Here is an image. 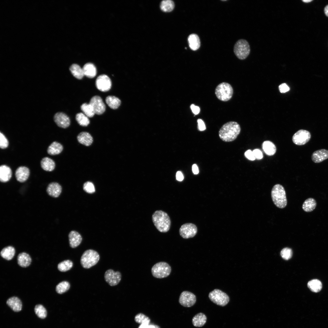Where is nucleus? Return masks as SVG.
<instances>
[{
    "mask_svg": "<svg viewBox=\"0 0 328 328\" xmlns=\"http://www.w3.org/2000/svg\"><path fill=\"white\" fill-rule=\"evenodd\" d=\"M241 127L237 122L231 121L224 124L220 129L219 135L220 138L225 142L235 140L240 134Z\"/></svg>",
    "mask_w": 328,
    "mask_h": 328,
    "instance_id": "nucleus-1",
    "label": "nucleus"
},
{
    "mask_svg": "<svg viewBox=\"0 0 328 328\" xmlns=\"http://www.w3.org/2000/svg\"><path fill=\"white\" fill-rule=\"evenodd\" d=\"M152 222L156 229L160 232L166 233L169 230L171 220L168 214L161 210L155 211L152 216Z\"/></svg>",
    "mask_w": 328,
    "mask_h": 328,
    "instance_id": "nucleus-2",
    "label": "nucleus"
},
{
    "mask_svg": "<svg viewBox=\"0 0 328 328\" xmlns=\"http://www.w3.org/2000/svg\"><path fill=\"white\" fill-rule=\"evenodd\" d=\"M271 196L274 204L277 207L283 208L286 206L287 200L285 192L281 185L276 184L273 186L271 191Z\"/></svg>",
    "mask_w": 328,
    "mask_h": 328,
    "instance_id": "nucleus-3",
    "label": "nucleus"
},
{
    "mask_svg": "<svg viewBox=\"0 0 328 328\" xmlns=\"http://www.w3.org/2000/svg\"><path fill=\"white\" fill-rule=\"evenodd\" d=\"M100 259V255L97 252L92 249L85 251L81 256L80 262L84 268L88 269L96 265Z\"/></svg>",
    "mask_w": 328,
    "mask_h": 328,
    "instance_id": "nucleus-4",
    "label": "nucleus"
},
{
    "mask_svg": "<svg viewBox=\"0 0 328 328\" xmlns=\"http://www.w3.org/2000/svg\"><path fill=\"white\" fill-rule=\"evenodd\" d=\"M171 268L167 263L164 261L158 262L152 268L151 272L152 276L158 278L168 277L171 272Z\"/></svg>",
    "mask_w": 328,
    "mask_h": 328,
    "instance_id": "nucleus-5",
    "label": "nucleus"
},
{
    "mask_svg": "<svg viewBox=\"0 0 328 328\" xmlns=\"http://www.w3.org/2000/svg\"><path fill=\"white\" fill-rule=\"evenodd\" d=\"M233 93L231 85L226 82L219 84L215 90V94L217 98L222 101H226L232 97Z\"/></svg>",
    "mask_w": 328,
    "mask_h": 328,
    "instance_id": "nucleus-6",
    "label": "nucleus"
},
{
    "mask_svg": "<svg viewBox=\"0 0 328 328\" xmlns=\"http://www.w3.org/2000/svg\"><path fill=\"white\" fill-rule=\"evenodd\" d=\"M234 51L236 56L239 59L243 60L246 58L250 52V45L245 39H241L235 43Z\"/></svg>",
    "mask_w": 328,
    "mask_h": 328,
    "instance_id": "nucleus-7",
    "label": "nucleus"
},
{
    "mask_svg": "<svg viewBox=\"0 0 328 328\" xmlns=\"http://www.w3.org/2000/svg\"><path fill=\"white\" fill-rule=\"evenodd\" d=\"M209 297L213 302L222 306H226L229 301L228 296L218 289H215L211 292L209 293Z\"/></svg>",
    "mask_w": 328,
    "mask_h": 328,
    "instance_id": "nucleus-8",
    "label": "nucleus"
},
{
    "mask_svg": "<svg viewBox=\"0 0 328 328\" xmlns=\"http://www.w3.org/2000/svg\"><path fill=\"white\" fill-rule=\"evenodd\" d=\"M311 137L310 132L306 130L300 129L296 132L293 135L292 141L295 144L301 145L308 142Z\"/></svg>",
    "mask_w": 328,
    "mask_h": 328,
    "instance_id": "nucleus-9",
    "label": "nucleus"
},
{
    "mask_svg": "<svg viewBox=\"0 0 328 328\" xmlns=\"http://www.w3.org/2000/svg\"><path fill=\"white\" fill-rule=\"evenodd\" d=\"M196 301V296L192 293L184 291L181 293L179 300V303L182 306L189 307L193 306Z\"/></svg>",
    "mask_w": 328,
    "mask_h": 328,
    "instance_id": "nucleus-10",
    "label": "nucleus"
},
{
    "mask_svg": "<svg viewBox=\"0 0 328 328\" xmlns=\"http://www.w3.org/2000/svg\"><path fill=\"white\" fill-rule=\"evenodd\" d=\"M197 229L196 226L192 223H186L182 225L179 229L180 235L183 238L188 239L193 237L196 234Z\"/></svg>",
    "mask_w": 328,
    "mask_h": 328,
    "instance_id": "nucleus-11",
    "label": "nucleus"
},
{
    "mask_svg": "<svg viewBox=\"0 0 328 328\" xmlns=\"http://www.w3.org/2000/svg\"><path fill=\"white\" fill-rule=\"evenodd\" d=\"M95 85L97 88L100 91L107 92L109 91L111 87V81L107 75L102 74L97 78Z\"/></svg>",
    "mask_w": 328,
    "mask_h": 328,
    "instance_id": "nucleus-12",
    "label": "nucleus"
},
{
    "mask_svg": "<svg viewBox=\"0 0 328 328\" xmlns=\"http://www.w3.org/2000/svg\"><path fill=\"white\" fill-rule=\"evenodd\" d=\"M121 275L120 272H115L111 269L107 270L104 275L105 281L111 286L117 285L121 281Z\"/></svg>",
    "mask_w": 328,
    "mask_h": 328,
    "instance_id": "nucleus-13",
    "label": "nucleus"
},
{
    "mask_svg": "<svg viewBox=\"0 0 328 328\" xmlns=\"http://www.w3.org/2000/svg\"><path fill=\"white\" fill-rule=\"evenodd\" d=\"M92 106L95 114L101 115L105 111L106 106L102 99L98 96L93 97L89 103Z\"/></svg>",
    "mask_w": 328,
    "mask_h": 328,
    "instance_id": "nucleus-14",
    "label": "nucleus"
},
{
    "mask_svg": "<svg viewBox=\"0 0 328 328\" xmlns=\"http://www.w3.org/2000/svg\"><path fill=\"white\" fill-rule=\"evenodd\" d=\"M53 119L57 125L61 128H67L70 124V120L69 117L62 112L56 113L54 115Z\"/></svg>",
    "mask_w": 328,
    "mask_h": 328,
    "instance_id": "nucleus-15",
    "label": "nucleus"
},
{
    "mask_svg": "<svg viewBox=\"0 0 328 328\" xmlns=\"http://www.w3.org/2000/svg\"><path fill=\"white\" fill-rule=\"evenodd\" d=\"M30 174L29 169L25 166L19 167L16 170L15 176L16 180L21 183L26 181L28 178Z\"/></svg>",
    "mask_w": 328,
    "mask_h": 328,
    "instance_id": "nucleus-16",
    "label": "nucleus"
},
{
    "mask_svg": "<svg viewBox=\"0 0 328 328\" xmlns=\"http://www.w3.org/2000/svg\"><path fill=\"white\" fill-rule=\"evenodd\" d=\"M328 159V150L322 149L316 150L312 155L311 159L315 163H318Z\"/></svg>",
    "mask_w": 328,
    "mask_h": 328,
    "instance_id": "nucleus-17",
    "label": "nucleus"
},
{
    "mask_svg": "<svg viewBox=\"0 0 328 328\" xmlns=\"http://www.w3.org/2000/svg\"><path fill=\"white\" fill-rule=\"evenodd\" d=\"M62 190L61 186L56 182H52L48 185L46 189L48 194L54 197H57L61 193Z\"/></svg>",
    "mask_w": 328,
    "mask_h": 328,
    "instance_id": "nucleus-18",
    "label": "nucleus"
},
{
    "mask_svg": "<svg viewBox=\"0 0 328 328\" xmlns=\"http://www.w3.org/2000/svg\"><path fill=\"white\" fill-rule=\"evenodd\" d=\"M70 245L72 248L78 246L82 241V237L80 234L75 231H72L68 235Z\"/></svg>",
    "mask_w": 328,
    "mask_h": 328,
    "instance_id": "nucleus-19",
    "label": "nucleus"
},
{
    "mask_svg": "<svg viewBox=\"0 0 328 328\" xmlns=\"http://www.w3.org/2000/svg\"><path fill=\"white\" fill-rule=\"evenodd\" d=\"M12 171L9 166L3 165L0 167V180L1 182L5 183L9 180L12 177Z\"/></svg>",
    "mask_w": 328,
    "mask_h": 328,
    "instance_id": "nucleus-20",
    "label": "nucleus"
},
{
    "mask_svg": "<svg viewBox=\"0 0 328 328\" xmlns=\"http://www.w3.org/2000/svg\"><path fill=\"white\" fill-rule=\"evenodd\" d=\"M78 142L80 144L86 146L91 145L93 142V138L92 136L87 132H82L77 136Z\"/></svg>",
    "mask_w": 328,
    "mask_h": 328,
    "instance_id": "nucleus-21",
    "label": "nucleus"
},
{
    "mask_svg": "<svg viewBox=\"0 0 328 328\" xmlns=\"http://www.w3.org/2000/svg\"><path fill=\"white\" fill-rule=\"evenodd\" d=\"M17 262L18 265L22 267H26L29 266L32 261L30 255L25 252L19 253L17 256Z\"/></svg>",
    "mask_w": 328,
    "mask_h": 328,
    "instance_id": "nucleus-22",
    "label": "nucleus"
},
{
    "mask_svg": "<svg viewBox=\"0 0 328 328\" xmlns=\"http://www.w3.org/2000/svg\"><path fill=\"white\" fill-rule=\"evenodd\" d=\"M7 305L14 311L19 312L22 308V303L20 300L16 297H12L9 299L7 302Z\"/></svg>",
    "mask_w": 328,
    "mask_h": 328,
    "instance_id": "nucleus-23",
    "label": "nucleus"
},
{
    "mask_svg": "<svg viewBox=\"0 0 328 328\" xmlns=\"http://www.w3.org/2000/svg\"><path fill=\"white\" fill-rule=\"evenodd\" d=\"M84 75L89 78H93L97 74V69L95 66L92 63H86L83 68Z\"/></svg>",
    "mask_w": 328,
    "mask_h": 328,
    "instance_id": "nucleus-24",
    "label": "nucleus"
},
{
    "mask_svg": "<svg viewBox=\"0 0 328 328\" xmlns=\"http://www.w3.org/2000/svg\"><path fill=\"white\" fill-rule=\"evenodd\" d=\"M188 40L189 46L193 50H196L200 47V40L197 34L193 33L190 35L188 37Z\"/></svg>",
    "mask_w": 328,
    "mask_h": 328,
    "instance_id": "nucleus-25",
    "label": "nucleus"
},
{
    "mask_svg": "<svg viewBox=\"0 0 328 328\" xmlns=\"http://www.w3.org/2000/svg\"><path fill=\"white\" fill-rule=\"evenodd\" d=\"M41 166L44 170L50 172L53 171L55 167L54 161L48 157L43 158L40 162Z\"/></svg>",
    "mask_w": 328,
    "mask_h": 328,
    "instance_id": "nucleus-26",
    "label": "nucleus"
},
{
    "mask_svg": "<svg viewBox=\"0 0 328 328\" xmlns=\"http://www.w3.org/2000/svg\"><path fill=\"white\" fill-rule=\"evenodd\" d=\"M307 286L311 292L315 293L319 292L323 288L322 282L317 279H313L309 281L307 283Z\"/></svg>",
    "mask_w": 328,
    "mask_h": 328,
    "instance_id": "nucleus-27",
    "label": "nucleus"
},
{
    "mask_svg": "<svg viewBox=\"0 0 328 328\" xmlns=\"http://www.w3.org/2000/svg\"><path fill=\"white\" fill-rule=\"evenodd\" d=\"M63 149V146L61 144L54 141L49 146L47 149V152L50 155H57L60 154Z\"/></svg>",
    "mask_w": 328,
    "mask_h": 328,
    "instance_id": "nucleus-28",
    "label": "nucleus"
},
{
    "mask_svg": "<svg viewBox=\"0 0 328 328\" xmlns=\"http://www.w3.org/2000/svg\"><path fill=\"white\" fill-rule=\"evenodd\" d=\"M262 147L265 152L268 155H273L276 152V146L272 142L270 141L264 142L262 143Z\"/></svg>",
    "mask_w": 328,
    "mask_h": 328,
    "instance_id": "nucleus-29",
    "label": "nucleus"
},
{
    "mask_svg": "<svg viewBox=\"0 0 328 328\" xmlns=\"http://www.w3.org/2000/svg\"><path fill=\"white\" fill-rule=\"evenodd\" d=\"M206 321L207 317L206 315L202 313H199L193 317L192 322L194 326L200 327L205 324Z\"/></svg>",
    "mask_w": 328,
    "mask_h": 328,
    "instance_id": "nucleus-30",
    "label": "nucleus"
},
{
    "mask_svg": "<svg viewBox=\"0 0 328 328\" xmlns=\"http://www.w3.org/2000/svg\"><path fill=\"white\" fill-rule=\"evenodd\" d=\"M15 253V248L11 246L4 248L1 251L0 255L4 259L10 260L13 258Z\"/></svg>",
    "mask_w": 328,
    "mask_h": 328,
    "instance_id": "nucleus-31",
    "label": "nucleus"
},
{
    "mask_svg": "<svg viewBox=\"0 0 328 328\" xmlns=\"http://www.w3.org/2000/svg\"><path fill=\"white\" fill-rule=\"evenodd\" d=\"M69 69L73 76L78 79H81L84 76L82 68L77 64H72Z\"/></svg>",
    "mask_w": 328,
    "mask_h": 328,
    "instance_id": "nucleus-32",
    "label": "nucleus"
},
{
    "mask_svg": "<svg viewBox=\"0 0 328 328\" xmlns=\"http://www.w3.org/2000/svg\"><path fill=\"white\" fill-rule=\"evenodd\" d=\"M316 206V200L313 198H309L304 201L302 205V208L305 212H310L314 210Z\"/></svg>",
    "mask_w": 328,
    "mask_h": 328,
    "instance_id": "nucleus-33",
    "label": "nucleus"
},
{
    "mask_svg": "<svg viewBox=\"0 0 328 328\" xmlns=\"http://www.w3.org/2000/svg\"><path fill=\"white\" fill-rule=\"evenodd\" d=\"M105 101L108 105L113 109L118 108L121 103V101L118 98L113 96H107L106 98Z\"/></svg>",
    "mask_w": 328,
    "mask_h": 328,
    "instance_id": "nucleus-34",
    "label": "nucleus"
},
{
    "mask_svg": "<svg viewBox=\"0 0 328 328\" xmlns=\"http://www.w3.org/2000/svg\"><path fill=\"white\" fill-rule=\"evenodd\" d=\"M174 2L171 0L162 1L161 3L160 7L161 10L164 12H168L172 11L174 8Z\"/></svg>",
    "mask_w": 328,
    "mask_h": 328,
    "instance_id": "nucleus-35",
    "label": "nucleus"
},
{
    "mask_svg": "<svg viewBox=\"0 0 328 328\" xmlns=\"http://www.w3.org/2000/svg\"><path fill=\"white\" fill-rule=\"evenodd\" d=\"M80 108L84 114L88 117H92L95 114L92 106L89 103L83 104L80 106Z\"/></svg>",
    "mask_w": 328,
    "mask_h": 328,
    "instance_id": "nucleus-36",
    "label": "nucleus"
},
{
    "mask_svg": "<svg viewBox=\"0 0 328 328\" xmlns=\"http://www.w3.org/2000/svg\"><path fill=\"white\" fill-rule=\"evenodd\" d=\"M76 119L78 123L83 126H87L90 123V120L88 117L82 113H78L76 114Z\"/></svg>",
    "mask_w": 328,
    "mask_h": 328,
    "instance_id": "nucleus-37",
    "label": "nucleus"
},
{
    "mask_svg": "<svg viewBox=\"0 0 328 328\" xmlns=\"http://www.w3.org/2000/svg\"><path fill=\"white\" fill-rule=\"evenodd\" d=\"M73 266L72 261L67 260L60 262L58 265V269L61 272H65L70 270Z\"/></svg>",
    "mask_w": 328,
    "mask_h": 328,
    "instance_id": "nucleus-38",
    "label": "nucleus"
},
{
    "mask_svg": "<svg viewBox=\"0 0 328 328\" xmlns=\"http://www.w3.org/2000/svg\"><path fill=\"white\" fill-rule=\"evenodd\" d=\"M70 287L69 283L67 281H63L59 283L56 285V290L58 293L62 294L67 292Z\"/></svg>",
    "mask_w": 328,
    "mask_h": 328,
    "instance_id": "nucleus-39",
    "label": "nucleus"
},
{
    "mask_svg": "<svg viewBox=\"0 0 328 328\" xmlns=\"http://www.w3.org/2000/svg\"><path fill=\"white\" fill-rule=\"evenodd\" d=\"M135 322L139 324H150V319L147 316L142 313H139L135 317Z\"/></svg>",
    "mask_w": 328,
    "mask_h": 328,
    "instance_id": "nucleus-40",
    "label": "nucleus"
},
{
    "mask_svg": "<svg viewBox=\"0 0 328 328\" xmlns=\"http://www.w3.org/2000/svg\"><path fill=\"white\" fill-rule=\"evenodd\" d=\"M34 310L36 314L39 318L44 319L46 316V310L42 305L39 304L36 305L35 307Z\"/></svg>",
    "mask_w": 328,
    "mask_h": 328,
    "instance_id": "nucleus-41",
    "label": "nucleus"
},
{
    "mask_svg": "<svg viewBox=\"0 0 328 328\" xmlns=\"http://www.w3.org/2000/svg\"><path fill=\"white\" fill-rule=\"evenodd\" d=\"M281 255L284 259L288 260L292 257V252L291 248H285L283 249L281 251Z\"/></svg>",
    "mask_w": 328,
    "mask_h": 328,
    "instance_id": "nucleus-42",
    "label": "nucleus"
},
{
    "mask_svg": "<svg viewBox=\"0 0 328 328\" xmlns=\"http://www.w3.org/2000/svg\"><path fill=\"white\" fill-rule=\"evenodd\" d=\"M83 188L85 192L89 193H92L95 191L94 184L90 181H87L84 183Z\"/></svg>",
    "mask_w": 328,
    "mask_h": 328,
    "instance_id": "nucleus-43",
    "label": "nucleus"
},
{
    "mask_svg": "<svg viewBox=\"0 0 328 328\" xmlns=\"http://www.w3.org/2000/svg\"><path fill=\"white\" fill-rule=\"evenodd\" d=\"M9 144L8 140L1 132L0 133V147L2 149H5L8 147Z\"/></svg>",
    "mask_w": 328,
    "mask_h": 328,
    "instance_id": "nucleus-44",
    "label": "nucleus"
},
{
    "mask_svg": "<svg viewBox=\"0 0 328 328\" xmlns=\"http://www.w3.org/2000/svg\"><path fill=\"white\" fill-rule=\"evenodd\" d=\"M253 152L256 159L260 160L263 157L262 152L258 149H255L253 151Z\"/></svg>",
    "mask_w": 328,
    "mask_h": 328,
    "instance_id": "nucleus-45",
    "label": "nucleus"
},
{
    "mask_svg": "<svg viewBox=\"0 0 328 328\" xmlns=\"http://www.w3.org/2000/svg\"><path fill=\"white\" fill-rule=\"evenodd\" d=\"M244 155L247 159L251 161L254 160L256 159L253 152L250 149L247 150L245 152Z\"/></svg>",
    "mask_w": 328,
    "mask_h": 328,
    "instance_id": "nucleus-46",
    "label": "nucleus"
},
{
    "mask_svg": "<svg viewBox=\"0 0 328 328\" xmlns=\"http://www.w3.org/2000/svg\"><path fill=\"white\" fill-rule=\"evenodd\" d=\"M279 89L281 93H285L290 90L289 87L285 83L281 84L279 86Z\"/></svg>",
    "mask_w": 328,
    "mask_h": 328,
    "instance_id": "nucleus-47",
    "label": "nucleus"
},
{
    "mask_svg": "<svg viewBox=\"0 0 328 328\" xmlns=\"http://www.w3.org/2000/svg\"><path fill=\"white\" fill-rule=\"evenodd\" d=\"M198 129L200 131H203L206 128V126L203 121L200 119L197 120Z\"/></svg>",
    "mask_w": 328,
    "mask_h": 328,
    "instance_id": "nucleus-48",
    "label": "nucleus"
},
{
    "mask_svg": "<svg viewBox=\"0 0 328 328\" xmlns=\"http://www.w3.org/2000/svg\"><path fill=\"white\" fill-rule=\"evenodd\" d=\"M190 107L192 112L195 114H197L199 113L200 109L198 106H196L194 104H192Z\"/></svg>",
    "mask_w": 328,
    "mask_h": 328,
    "instance_id": "nucleus-49",
    "label": "nucleus"
},
{
    "mask_svg": "<svg viewBox=\"0 0 328 328\" xmlns=\"http://www.w3.org/2000/svg\"><path fill=\"white\" fill-rule=\"evenodd\" d=\"M176 179L179 181H182L184 177L182 173L180 171H178L176 173Z\"/></svg>",
    "mask_w": 328,
    "mask_h": 328,
    "instance_id": "nucleus-50",
    "label": "nucleus"
},
{
    "mask_svg": "<svg viewBox=\"0 0 328 328\" xmlns=\"http://www.w3.org/2000/svg\"><path fill=\"white\" fill-rule=\"evenodd\" d=\"M192 170V171L194 174H197L199 172V169L198 167L196 164H194L193 165Z\"/></svg>",
    "mask_w": 328,
    "mask_h": 328,
    "instance_id": "nucleus-51",
    "label": "nucleus"
},
{
    "mask_svg": "<svg viewBox=\"0 0 328 328\" xmlns=\"http://www.w3.org/2000/svg\"><path fill=\"white\" fill-rule=\"evenodd\" d=\"M149 325L147 324H142L140 325L138 328H148Z\"/></svg>",
    "mask_w": 328,
    "mask_h": 328,
    "instance_id": "nucleus-52",
    "label": "nucleus"
},
{
    "mask_svg": "<svg viewBox=\"0 0 328 328\" xmlns=\"http://www.w3.org/2000/svg\"><path fill=\"white\" fill-rule=\"evenodd\" d=\"M148 328H160L158 325L155 324H149Z\"/></svg>",
    "mask_w": 328,
    "mask_h": 328,
    "instance_id": "nucleus-53",
    "label": "nucleus"
},
{
    "mask_svg": "<svg viewBox=\"0 0 328 328\" xmlns=\"http://www.w3.org/2000/svg\"><path fill=\"white\" fill-rule=\"evenodd\" d=\"M324 12L326 15L328 17V5L325 7L324 9Z\"/></svg>",
    "mask_w": 328,
    "mask_h": 328,
    "instance_id": "nucleus-54",
    "label": "nucleus"
},
{
    "mask_svg": "<svg viewBox=\"0 0 328 328\" xmlns=\"http://www.w3.org/2000/svg\"><path fill=\"white\" fill-rule=\"evenodd\" d=\"M302 1H303V2H304L308 3V2H311V1H313V0H302Z\"/></svg>",
    "mask_w": 328,
    "mask_h": 328,
    "instance_id": "nucleus-55",
    "label": "nucleus"
}]
</instances>
